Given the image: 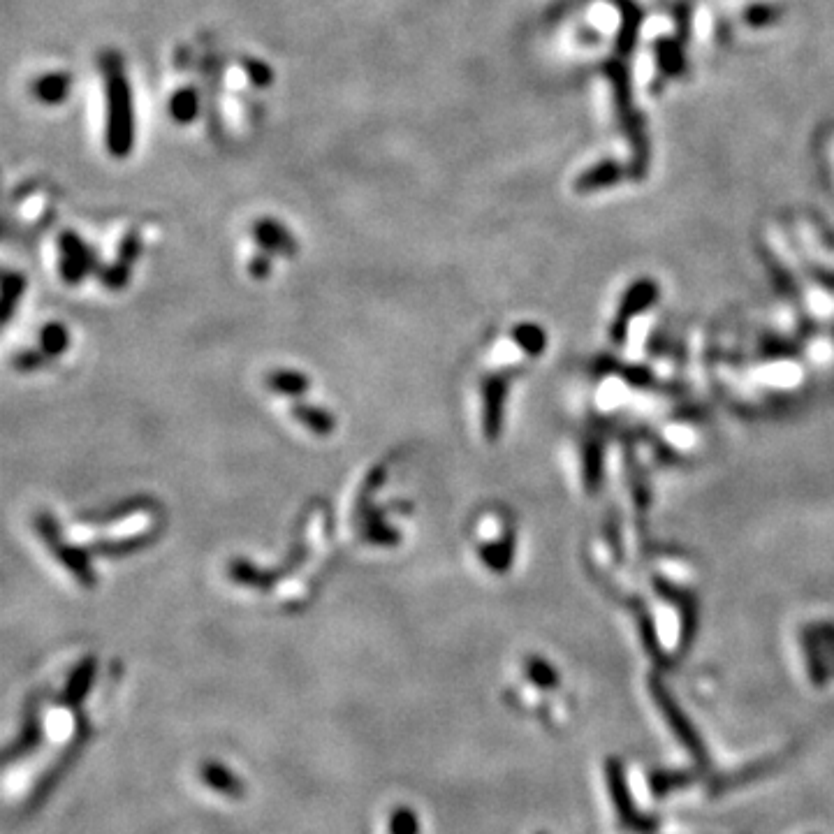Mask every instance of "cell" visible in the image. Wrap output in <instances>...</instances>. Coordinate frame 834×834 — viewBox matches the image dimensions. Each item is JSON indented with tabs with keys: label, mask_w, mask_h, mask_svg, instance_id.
I'll return each instance as SVG.
<instances>
[{
	"label": "cell",
	"mask_w": 834,
	"mask_h": 834,
	"mask_svg": "<svg viewBox=\"0 0 834 834\" xmlns=\"http://www.w3.org/2000/svg\"><path fill=\"white\" fill-rule=\"evenodd\" d=\"M68 348H70L68 329H65L61 323H51L47 327H42L40 339L35 341V346L28 350V353L19 355L17 367L24 371L45 367V364L58 360V357H61Z\"/></svg>",
	"instance_id": "1"
},
{
	"label": "cell",
	"mask_w": 834,
	"mask_h": 834,
	"mask_svg": "<svg viewBox=\"0 0 834 834\" xmlns=\"http://www.w3.org/2000/svg\"><path fill=\"white\" fill-rule=\"evenodd\" d=\"M202 777V784H207L211 790H216V793H223V795H230V797H237L241 790L239 779L234 777V774L228 770V767L223 765H216V763H207L202 767L200 772Z\"/></svg>",
	"instance_id": "2"
},
{
	"label": "cell",
	"mask_w": 834,
	"mask_h": 834,
	"mask_svg": "<svg viewBox=\"0 0 834 834\" xmlns=\"http://www.w3.org/2000/svg\"><path fill=\"white\" fill-rule=\"evenodd\" d=\"M387 834H420L417 828V818L411 809H397L390 818V828Z\"/></svg>",
	"instance_id": "3"
}]
</instances>
